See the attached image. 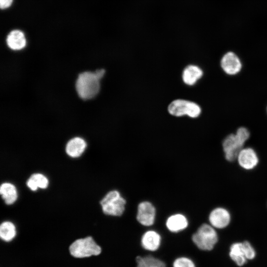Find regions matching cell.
<instances>
[{"label":"cell","instance_id":"cell-24","mask_svg":"<svg viewBox=\"0 0 267 267\" xmlns=\"http://www.w3.org/2000/svg\"><path fill=\"white\" fill-rule=\"evenodd\" d=\"M266 111H267V106Z\"/></svg>","mask_w":267,"mask_h":267},{"label":"cell","instance_id":"cell-8","mask_svg":"<svg viewBox=\"0 0 267 267\" xmlns=\"http://www.w3.org/2000/svg\"><path fill=\"white\" fill-rule=\"evenodd\" d=\"M208 220L215 228L223 229L227 227L231 220L229 211L222 207H217L210 213Z\"/></svg>","mask_w":267,"mask_h":267},{"label":"cell","instance_id":"cell-18","mask_svg":"<svg viewBox=\"0 0 267 267\" xmlns=\"http://www.w3.org/2000/svg\"><path fill=\"white\" fill-rule=\"evenodd\" d=\"M27 186L32 191H36L38 188H46L48 185L47 178L44 175L39 173L34 174L27 181Z\"/></svg>","mask_w":267,"mask_h":267},{"label":"cell","instance_id":"cell-12","mask_svg":"<svg viewBox=\"0 0 267 267\" xmlns=\"http://www.w3.org/2000/svg\"><path fill=\"white\" fill-rule=\"evenodd\" d=\"M86 146V142L83 138L76 137L68 141L66 145L65 151L70 157L77 158L83 153Z\"/></svg>","mask_w":267,"mask_h":267},{"label":"cell","instance_id":"cell-2","mask_svg":"<svg viewBox=\"0 0 267 267\" xmlns=\"http://www.w3.org/2000/svg\"><path fill=\"white\" fill-rule=\"evenodd\" d=\"M101 79L95 72L86 71L80 74L76 82L78 95L85 100L94 97L99 92Z\"/></svg>","mask_w":267,"mask_h":267},{"label":"cell","instance_id":"cell-19","mask_svg":"<svg viewBox=\"0 0 267 267\" xmlns=\"http://www.w3.org/2000/svg\"><path fill=\"white\" fill-rule=\"evenodd\" d=\"M136 267H166L162 261L152 256H137L136 258Z\"/></svg>","mask_w":267,"mask_h":267},{"label":"cell","instance_id":"cell-5","mask_svg":"<svg viewBox=\"0 0 267 267\" xmlns=\"http://www.w3.org/2000/svg\"><path fill=\"white\" fill-rule=\"evenodd\" d=\"M69 251L74 257L84 258L100 254L101 249L91 237L89 236L75 241L70 246Z\"/></svg>","mask_w":267,"mask_h":267},{"label":"cell","instance_id":"cell-15","mask_svg":"<svg viewBox=\"0 0 267 267\" xmlns=\"http://www.w3.org/2000/svg\"><path fill=\"white\" fill-rule=\"evenodd\" d=\"M203 75V70L199 66L190 65L183 71L182 80L185 84L192 86L201 78Z\"/></svg>","mask_w":267,"mask_h":267},{"label":"cell","instance_id":"cell-14","mask_svg":"<svg viewBox=\"0 0 267 267\" xmlns=\"http://www.w3.org/2000/svg\"><path fill=\"white\" fill-rule=\"evenodd\" d=\"M188 224L187 218L183 215L177 214L169 217L166 221L167 228L172 232H178L186 228Z\"/></svg>","mask_w":267,"mask_h":267},{"label":"cell","instance_id":"cell-20","mask_svg":"<svg viewBox=\"0 0 267 267\" xmlns=\"http://www.w3.org/2000/svg\"><path fill=\"white\" fill-rule=\"evenodd\" d=\"M16 233L14 224L9 221L4 222L0 226V236L5 241H10L15 236Z\"/></svg>","mask_w":267,"mask_h":267},{"label":"cell","instance_id":"cell-23","mask_svg":"<svg viewBox=\"0 0 267 267\" xmlns=\"http://www.w3.org/2000/svg\"><path fill=\"white\" fill-rule=\"evenodd\" d=\"M13 0H0V7L2 9L9 7L12 4Z\"/></svg>","mask_w":267,"mask_h":267},{"label":"cell","instance_id":"cell-21","mask_svg":"<svg viewBox=\"0 0 267 267\" xmlns=\"http://www.w3.org/2000/svg\"><path fill=\"white\" fill-rule=\"evenodd\" d=\"M173 267H195V266L190 259L186 257H179L174 261Z\"/></svg>","mask_w":267,"mask_h":267},{"label":"cell","instance_id":"cell-9","mask_svg":"<svg viewBox=\"0 0 267 267\" xmlns=\"http://www.w3.org/2000/svg\"><path fill=\"white\" fill-rule=\"evenodd\" d=\"M236 160L242 169L247 171L253 170L259 163L256 151L250 147L242 148L239 152Z\"/></svg>","mask_w":267,"mask_h":267},{"label":"cell","instance_id":"cell-13","mask_svg":"<svg viewBox=\"0 0 267 267\" xmlns=\"http://www.w3.org/2000/svg\"><path fill=\"white\" fill-rule=\"evenodd\" d=\"M8 46L14 50L23 48L26 44V40L24 33L18 30L11 31L6 38Z\"/></svg>","mask_w":267,"mask_h":267},{"label":"cell","instance_id":"cell-17","mask_svg":"<svg viewBox=\"0 0 267 267\" xmlns=\"http://www.w3.org/2000/svg\"><path fill=\"white\" fill-rule=\"evenodd\" d=\"M229 256L239 266H242L246 263L247 259L244 255L242 242H235L231 245L230 248Z\"/></svg>","mask_w":267,"mask_h":267},{"label":"cell","instance_id":"cell-7","mask_svg":"<svg viewBox=\"0 0 267 267\" xmlns=\"http://www.w3.org/2000/svg\"><path fill=\"white\" fill-rule=\"evenodd\" d=\"M220 64L223 72L229 76L238 74L242 68V63L240 58L235 53L231 51L222 55Z\"/></svg>","mask_w":267,"mask_h":267},{"label":"cell","instance_id":"cell-6","mask_svg":"<svg viewBox=\"0 0 267 267\" xmlns=\"http://www.w3.org/2000/svg\"><path fill=\"white\" fill-rule=\"evenodd\" d=\"M168 111L172 115H187L193 118H197L201 113V108L197 103L183 99H177L168 106Z\"/></svg>","mask_w":267,"mask_h":267},{"label":"cell","instance_id":"cell-1","mask_svg":"<svg viewBox=\"0 0 267 267\" xmlns=\"http://www.w3.org/2000/svg\"><path fill=\"white\" fill-rule=\"evenodd\" d=\"M250 133L245 127H239L235 133L227 135L222 141V149L225 159L228 162L237 160L239 152L249 139Z\"/></svg>","mask_w":267,"mask_h":267},{"label":"cell","instance_id":"cell-22","mask_svg":"<svg viewBox=\"0 0 267 267\" xmlns=\"http://www.w3.org/2000/svg\"><path fill=\"white\" fill-rule=\"evenodd\" d=\"M243 248L245 256L247 260L254 259L256 255V252L250 242L244 241L242 242Z\"/></svg>","mask_w":267,"mask_h":267},{"label":"cell","instance_id":"cell-11","mask_svg":"<svg viewBox=\"0 0 267 267\" xmlns=\"http://www.w3.org/2000/svg\"><path fill=\"white\" fill-rule=\"evenodd\" d=\"M161 242V236L154 230H148L145 232L141 239L142 247L150 251L157 250L160 246Z\"/></svg>","mask_w":267,"mask_h":267},{"label":"cell","instance_id":"cell-3","mask_svg":"<svg viewBox=\"0 0 267 267\" xmlns=\"http://www.w3.org/2000/svg\"><path fill=\"white\" fill-rule=\"evenodd\" d=\"M192 240L199 249L210 251L217 243L218 235L215 228L211 224L203 223L192 235Z\"/></svg>","mask_w":267,"mask_h":267},{"label":"cell","instance_id":"cell-16","mask_svg":"<svg viewBox=\"0 0 267 267\" xmlns=\"http://www.w3.org/2000/svg\"><path fill=\"white\" fill-rule=\"evenodd\" d=\"M0 193L2 198L7 205L12 204L17 198L16 188L9 182H4L1 184Z\"/></svg>","mask_w":267,"mask_h":267},{"label":"cell","instance_id":"cell-10","mask_svg":"<svg viewBox=\"0 0 267 267\" xmlns=\"http://www.w3.org/2000/svg\"><path fill=\"white\" fill-rule=\"evenodd\" d=\"M155 214L154 206L149 202L143 201L138 206L136 219L142 225L150 226L154 222Z\"/></svg>","mask_w":267,"mask_h":267},{"label":"cell","instance_id":"cell-4","mask_svg":"<svg viewBox=\"0 0 267 267\" xmlns=\"http://www.w3.org/2000/svg\"><path fill=\"white\" fill-rule=\"evenodd\" d=\"M102 211L107 215L120 216L125 211L126 200L117 190L108 192L100 201Z\"/></svg>","mask_w":267,"mask_h":267}]
</instances>
